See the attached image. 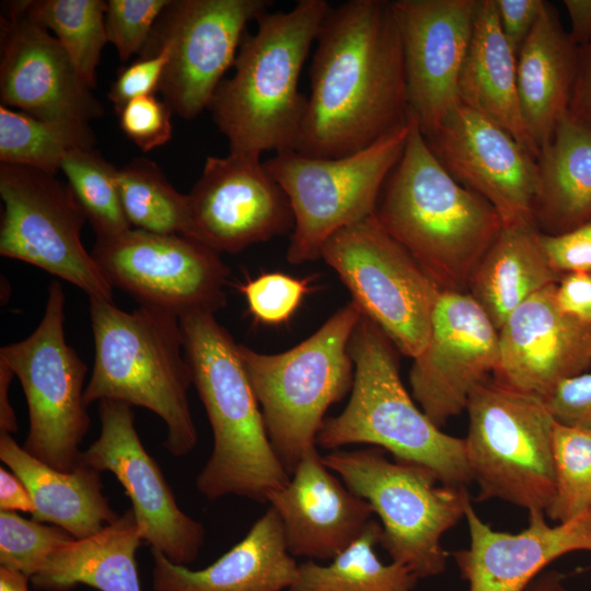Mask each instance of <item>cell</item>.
Here are the masks:
<instances>
[{
	"mask_svg": "<svg viewBox=\"0 0 591 591\" xmlns=\"http://www.w3.org/2000/svg\"><path fill=\"white\" fill-rule=\"evenodd\" d=\"M294 151L339 158L406 125L402 37L392 1L349 0L326 14L310 67Z\"/></svg>",
	"mask_w": 591,
	"mask_h": 591,
	"instance_id": "obj_1",
	"label": "cell"
},
{
	"mask_svg": "<svg viewBox=\"0 0 591 591\" xmlns=\"http://www.w3.org/2000/svg\"><path fill=\"white\" fill-rule=\"evenodd\" d=\"M374 215L442 291L467 292L474 269L503 227L487 200L444 169L410 115L403 154Z\"/></svg>",
	"mask_w": 591,
	"mask_h": 591,
	"instance_id": "obj_2",
	"label": "cell"
},
{
	"mask_svg": "<svg viewBox=\"0 0 591 591\" xmlns=\"http://www.w3.org/2000/svg\"><path fill=\"white\" fill-rule=\"evenodd\" d=\"M178 320L192 384L213 436L211 455L196 487L210 500L236 495L267 502L290 475L268 438L239 345L213 312H192Z\"/></svg>",
	"mask_w": 591,
	"mask_h": 591,
	"instance_id": "obj_3",
	"label": "cell"
},
{
	"mask_svg": "<svg viewBox=\"0 0 591 591\" xmlns=\"http://www.w3.org/2000/svg\"><path fill=\"white\" fill-rule=\"evenodd\" d=\"M331 8L325 0H299L288 11H265L255 33H245L234 74L221 81L209 105L230 152L294 150L308 104L301 70Z\"/></svg>",
	"mask_w": 591,
	"mask_h": 591,
	"instance_id": "obj_4",
	"label": "cell"
},
{
	"mask_svg": "<svg viewBox=\"0 0 591 591\" xmlns=\"http://www.w3.org/2000/svg\"><path fill=\"white\" fill-rule=\"evenodd\" d=\"M89 299L95 356L83 393L85 406L113 399L144 407L165 422L169 453L189 454L198 434L178 317L144 305L126 312L113 301Z\"/></svg>",
	"mask_w": 591,
	"mask_h": 591,
	"instance_id": "obj_5",
	"label": "cell"
},
{
	"mask_svg": "<svg viewBox=\"0 0 591 591\" xmlns=\"http://www.w3.org/2000/svg\"><path fill=\"white\" fill-rule=\"evenodd\" d=\"M395 346L361 315L349 341L355 374L345 409L326 418L316 444L337 450L364 443L390 452L396 461L422 465L445 485L472 483L464 438L450 436L417 407L398 371Z\"/></svg>",
	"mask_w": 591,
	"mask_h": 591,
	"instance_id": "obj_6",
	"label": "cell"
},
{
	"mask_svg": "<svg viewBox=\"0 0 591 591\" xmlns=\"http://www.w3.org/2000/svg\"><path fill=\"white\" fill-rule=\"evenodd\" d=\"M361 312L351 301L293 348L260 354L239 345L274 451L289 475L316 437L327 408L354 384L349 354Z\"/></svg>",
	"mask_w": 591,
	"mask_h": 591,
	"instance_id": "obj_7",
	"label": "cell"
},
{
	"mask_svg": "<svg viewBox=\"0 0 591 591\" xmlns=\"http://www.w3.org/2000/svg\"><path fill=\"white\" fill-rule=\"evenodd\" d=\"M323 460L379 515L380 544L392 561L418 579L445 570L450 553L441 538L464 517L466 487L445 485L422 465L392 462L378 447L333 450Z\"/></svg>",
	"mask_w": 591,
	"mask_h": 591,
	"instance_id": "obj_8",
	"label": "cell"
},
{
	"mask_svg": "<svg viewBox=\"0 0 591 591\" xmlns=\"http://www.w3.org/2000/svg\"><path fill=\"white\" fill-rule=\"evenodd\" d=\"M466 410L465 452L478 500L545 512L556 487L555 419L545 402L489 378L473 391Z\"/></svg>",
	"mask_w": 591,
	"mask_h": 591,
	"instance_id": "obj_9",
	"label": "cell"
},
{
	"mask_svg": "<svg viewBox=\"0 0 591 591\" xmlns=\"http://www.w3.org/2000/svg\"><path fill=\"white\" fill-rule=\"evenodd\" d=\"M407 136L408 123L349 155L313 158L289 150L264 162L287 194L294 215L287 251L290 264L321 258L328 237L375 212Z\"/></svg>",
	"mask_w": 591,
	"mask_h": 591,
	"instance_id": "obj_10",
	"label": "cell"
},
{
	"mask_svg": "<svg viewBox=\"0 0 591 591\" xmlns=\"http://www.w3.org/2000/svg\"><path fill=\"white\" fill-rule=\"evenodd\" d=\"M321 258L398 351L414 359L425 349L442 290L374 213L328 237Z\"/></svg>",
	"mask_w": 591,
	"mask_h": 591,
	"instance_id": "obj_11",
	"label": "cell"
},
{
	"mask_svg": "<svg viewBox=\"0 0 591 591\" xmlns=\"http://www.w3.org/2000/svg\"><path fill=\"white\" fill-rule=\"evenodd\" d=\"M65 293L54 280L48 288L44 316L25 339L0 349L20 380L28 408L24 450L45 464L73 471L80 444L90 427L83 402L88 367L67 344L63 332Z\"/></svg>",
	"mask_w": 591,
	"mask_h": 591,
	"instance_id": "obj_12",
	"label": "cell"
},
{
	"mask_svg": "<svg viewBox=\"0 0 591 591\" xmlns=\"http://www.w3.org/2000/svg\"><path fill=\"white\" fill-rule=\"evenodd\" d=\"M3 213L0 254L37 266L112 301L113 287L81 242L86 217L69 185L55 174L0 163Z\"/></svg>",
	"mask_w": 591,
	"mask_h": 591,
	"instance_id": "obj_13",
	"label": "cell"
},
{
	"mask_svg": "<svg viewBox=\"0 0 591 591\" xmlns=\"http://www.w3.org/2000/svg\"><path fill=\"white\" fill-rule=\"evenodd\" d=\"M92 256L112 287L178 318L227 303L230 274L219 253L183 234L129 229L97 237Z\"/></svg>",
	"mask_w": 591,
	"mask_h": 591,
	"instance_id": "obj_14",
	"label": "cell"
},
{
	"mask_svg": "<svg viewBox=\"0 0 591 591\" xmlns=\"http://www.w3.org/2000/svg\"><path fill=\"white\" fill-rule=\"evenodd\" d=\"M269 0L171 1L141 55L164 46L169 60L160 91L173 112L195 118L233 66L246 25L269 10ZM148 40V42H149Z\"/></svg>",
	"mask_w": 591,
	"mask_h": 591,
	"instance_id": "obj_15",
	"label": "cell"
},
{
	"mask_svg": "<svg viewBox=\"0 0 591 591\" xmlns=\"http://www.w3.org/2000/svg\"><path fill=\"white\" fill-rule=\"evenodd\" d=\"M259 158L234 152L207 158L187 195L182 234L220 254L292 232L289 198Z\"/></svg>",
	"mask_w": 591,
	"mask_h": 591,
	"instance_id": "obj_16",
	"label": "cell"
},
{
	"mask_svg": "<svg viewBox=\"0 0 591 591\" xmlns=\"http://www.w3.org/2000/svg\"><path fill=\"white\" fill-rule=\"evenodd\" d=\"M99 415L100 434L82 451L80 463L116 476L151 549L176 565L194 563L205 543V528L177 505L159 464L140 440L132 406L103 399Z\"/></svg>",
	"mask_w": 591,
	"mask_h": 591,
	"instance_id": "obj_17",
	"label": "cell"
},
{
	"mask_svg": "<svg viewBox=\"0 0 591 591\" xmlns=\"http://www.w3.org/2000/svg\"><path fill=\"white\" fill-rule=\"evenodd\" d=\"M499 331L468 292L442 291L425 349L409 371L413 398L441 428L466 409L473 391L494 374Z\"/></svg>",
	"mask_w": 591,
	"mask_h": 591,
	"instance_id": "obj_18",
	"label": "cell"
},
{
	"mask_svg": "<svg viewBox=\"0 0 591 591\" xmlns=\"http://www.w3.org/2000/svg\"><path fill=\"white\" fill-rule=\"evenodd\" d=\"M425 139L459 183L495 208L503 227L535 224L536 159L503 128L460 103Z\"/></svg>",
	"mask_w": 591,
	"mask_h": 591,
	"instance_id": "obj_19",
	"label": "cell"
},
{
	"mask_svg": "<svg viewBox=\"0 0 591 591\" xmlns=\"http://www.w3.org/2000/svg\"><path fill=\"white\" fill-rule=\"evenodd\" d=\"M478 0L392 1L399 28L409 115L424 137L460 104L459 80Z\"/></svg>",
	"mask_w": 591,
	"mask_h": 591,
	"instance_id": "obj_20",
	"label": "cell"
},
{
	"mask_svg": "<svg viewBox=\"0 0 591 591\" xmlns=\"http://www.w3.org/2000/svg\"><path fill=\"white\" fill-rule=\"evenodd\" d=\"M0 96L4 106L54 123L89 125L103 114L61 44L26 15L22 1L1 18Z\"/></svg>",
	"mask_w": 591,
	"mask_h": 591,
	"instance_id": "obj_21",
	"label": "cell"
},
{
	"mask_svg": "<svg viewBox=\"0 0 591 591\" xmlns=\"http://www.w3.org/2000/svg\"><path fill=\"white\" fill-rule=\"evenodd\" d=\"M556 285L534 293L499 329V361L493 379L545 401L566 379L591 366V325L564 313Z\"/></svg>",
	"mask_w": 591,
	"mask_h": 591,
	"instance_id": "obj_22",
	"label": "cell"
},
{
	"mask_svg": "<svg viewBox=\"0 0 591 591\" xmlns=\"http://www.w3.org/2000/svg\"><path fill=\"white\" fill-rule=\"evenodd\" d=\"M544 511L529 512L519 533L494 530L472 500L465 507L470 544L452 555L468 591H524L544 568L572 552H591V508L576 518L549 525Z\"/></svg>",
	"mask_w": 591,
	"mask_h": 591,
	"instance_id": "obj_23",
	"label": "cell"
},
{
	"mask_svg": "<svg viewBox=\"0 0 591 591\" xmlns=\"http://www.w3.org/2000/svg\"><path fill=\"white\" fill-rule=\"evenodd\" d=\"M292 475L267 500L282 522L289 553L333 559L362 534L373 511L332 473L316 447L303 454Z\"/></svg>",
	"mask_w": 591,
	"mask_h": 591,
	"instance_id": "obj_24",
	"label": "cell"
},
{
	"mask_svg": "<svg viewBox=\"0 0 591 591\" xmlns=\"http://www.w3.org/2000/svg\"><path fill=\"white\" fill-rule=\"evenodd\" d=\"M154 591H282L297 579L282 522L274 508L237 544L211 565L192 570L151 549Z\"/></svg>",
	"mask_w": 591,
	"mask_h": 591,
	"instance_id": "obj_25",
	"label": "cell"
},
{
	"mask_svg": "<svg viewBox=\"0 0 591 591\" xmlns=\"http://www.w3.org/2000/svg\"><path fill=\"white\" fill-rule=\"evenodd\" d=\"M578 55L556 10L545 1L517 60L522 118L538 153L568 114Z\"/></svg>",
	"mask_w": 591,
	"mask_h": 591,
	"instance_id": "obj_26",
	"label": "cell"
},
{
	"mask_svg": "<svg viewBox=\"0 0 591 591\" xmlns=\"http://www.w3.org/2000/svg\"><path fill=\"white\" fill-rule=\"evenodd\" d=\"M0 460L27 487L35 521L57 525L80 540L119 517L103 494L101 472L83 463L70 472L56 470L31 455L5 432H0Z\"/></svg>",
	"mask_w": 591,
	"mask_h": 591,
	"instance_id": "obj_27",
	"label": "cell"
},
{
	"mask_svg": "<svg viewBox=\"0 0 591 591\" xmlns=\"http://www.w3.org/2000/svg\"><path fill=\"white\" fill-rule=\"evenodd\" d=\"M517 60L501 32L495 0H478L459 80L460 103L503 128L537 159L522 118Z\"/></svg>",
	"mask_w": 591,
	"mask_h": 591,
	"instance_id": "obj_28",
	"label": "cell"
},
{
	"mask_svg": "<svg viewBox=\"0 0 591 591\" xmlns=\"http://www.w3.org/2000/svg\"><path fill=\"white\" fill-rule=\"evenodd\" d=\"M143 542L132 509L97 533L58 547L31 578L37 590L141 591L136 554Z\"/></svg>",
	"mask_w": 591,
	"mask_h": 591,
	"instance_id": "obj_29",
	"label": "cell"
},
{
	"mask_svg": "<svg viewBox=\"0 0 591 591\" xmlns=\"http://www.w3.org/2000/svg\"><path fill=\"white\" fill-rule=\"evenodd\" d=\"M560 278L535 224L502 227L474 269L467 292L499 331L518 306Z\"/></svg>",
	"mask_w": 591,
	"mask_h": 591,
	"instance_id": "obj_30",
	"label": "cell"
},
{
	"mask_svg": "<svg viewBox=\"0 0 591 591\" xmlns=\"http://www.w3.org/2000/svg\"><path fill=\"white\" fill-rule=\"evenodd\" d=\"M534 221L556 235L591 218V130L566 114L536 159Z\"/></svg>",
	"mask_w": 591,
	"mask_h": 591,
	"instance_id": "obj_31",
	"label": "cell"
},
{
	"mask_svg": "<svg viewBox=\"0 0 591 591\" xmlns=\"http://www.w3.org/2000/svg\"><path fill=\"white\" fill-rule=\"evenodd\" d=\"M381 535V524L371 519L362 534L328 565L312 559L300 564L287 591H414L418 578L409 569L378 557Z\"/></svg>",
	"mask_w": 591,
	"mask_h": 591,
	"instance_id": "obj_32",
	"label": "cell"
},
{
	"mask_svg": "<svg viewBox=\"0 0 591 591\" xmlns=\"http://www.w3.org/2000/svg\"><path fill=\"white\" fill-rule=\"evenodd\" d=\"M89 125H67L0 106V161L56 174L73 149L93 147Z\"/></svg>",
	"mask_w": 591,
	"mask_h": 591,
	"instance_id": "obj_33",
	"label": "cell"
},
{
	"mask_svg": "<svg viewBox=\"0 0 591 591\" xmlns=\"http://www.w3.org/2000/svg\"><path fill=\"white\" fill-rule=\"evenodd\" d=\"M22 3L32 21L55 33L83 82L93 89L95 70L107 42L106 1L37 0Z\"/></svg>",
	"mask_w": 591,
	"mask_h": 591,
	"instance_id": "obj_34",
	"label": "cell"
},
{
	"mask_svg": "<svg viewBox=\"0 0 591 591\" xmlns=\"http://www.w3.org/2000/svg\"><path fill=\"white\" fill-rule=\"evenodd\" d=\"M117 185L123 211L130 227L160 234H182L187 195L177 192L159 166L138 158L119 169Z\"/></svg>",
	"mask_w": 591,
	"mask_h": 591,
	"instance_id": "obj_35",
	"label": "cell"
},
{
	"mask_svg": "<svg viewBox=\"0 0 591 591\" xmlns=\"http://www.w3.org/2000/svg\"><path fill=\"white\" fill-rule=\"evenodd\" d=\"M96 237L131 229L121 208L118 170L93 147L77 148L65 157L61 169Z\"/></svg>",
	"mask_w": 591,
	"mask_h": 591,
	"instance_id": "obj_36",
	"label": "cell"
},
{
	"mask_svg": "<svg viewBox=\"0 0 591 591\" xmlns=\"http://www.w3.org/2000/svg\"><path fill=\"white\" fill-rule=\"evenodd\" d=\"M553 454L556 487L545 514L560 523L591 508V429L555 421Z\"/></svg>",
	"mask_w": 591,
	"mask_h": 591,
	"instance_id": "obj_37",
	"label": "cell"
},
{
	"mask_svg": "<svg viewBox=\"0 0 591 591\" xmlns=\"http://www.w3.org/2000/svg\"><path fill=\"white\" fill-rule=\"evenodd\" d=\"M73 540L63 529L0 511V565L32 578L61 545Z\"/></svg>",
	"mask_w": 591,
	"mask_h": 591,
	"instance_id": "obj_38",
	"label": "cell"
},
{
	"mask_svg": "<svg viewBox=\"0 0 591 591\" xmlns=\"http://www.w3.org/2000/svg\"><path fill=\"white\" fill-rule=\"evenodd\" d=\"M169 0H109L106 1L105 27L111 42L123 61L142 53L155 22L169 7Z\"/></svg>",
	"mask_w": 591,
	"mask_h": 591,
	"instance_id": "obj_39",
	"label": "cell"
},
{
	"mask_svg": "<svg viewBox=\"0 0 591 591\" xmlns=\"http://www.w3.org/2000/svg\"><path fill=\"white\" fill-rule=\"evenodd\" d=\"M310 278L299 279L281 273H268L240 285L248 311L264 324H281L296 312L310 291Z\"/></svg>",
	"mask_w": 591,
	"mask_h": 591,
	"instance_id": "obj_40",
	"label": "cell"
},
{
	"mask_svg": "<svg viewBox=\"0 0 591 591\" xmlns=\"http://www.w3.org/2000/svg\"><path fill=\"white\" fill-rule=\"evenodd\" d=\"M172 108L154 95L137 97L118 113L125 135L147 152L165 144L172 137Z\"/></svg>",
	"mask_w": 591,
	"mask_h": 591,
	"instance_id": "obj_41",
	"label": "cell"
},
{
	"mask_svg": "<svg viewBox=\"0 0 591 591\" xmlns=\"http://www.w3.org/2000/svg\"><path fill=\"white\" fill-rule=\"evenodd\" d=\"M167 60L169 50L161 46L119 70L107 93L116 113L130 101L154 95L157 91H160Z\"/></svg>",
	"mask_w": 591,
	"mask_h": 591,
	"instance_id": "obj_42",
	"label": "cell"
},
{
	"mask_svg": "<svg viewBox=\"0 0 591 591\" xmlns=\"http://www.w3.org/2000/svg\"><path fill=\"white\" fill-rule=\"evenodd\" d=\"M541 242L551 266L561 276L591 273V218L561 234L541 232Z\"/></svg>",
	"mask_w": 591,
	"mask_h": 591,
	"instance_id": "obj_43",
	"label": "cell"
},
{
	"mask_svg": "<svg viewBox=\"0 0 591 591\" xmlns=\"http://www.w3.org/2000/svg\"><path fill=\"white\" fill-rule=\"evenodd\" d=\"M544 402L556 422L591 429V373L564 380Z\"/></svg>",
	"mask_w": 591,
	"mask_h": 591,
	"instance_id": "obj_44",
	"label": "cell"
},
{
	"mask_svg": "<svg viewBox=\"0 0 591 591\" xmlns=\"http://www.w3.org/2000/svg\"><path fill=\"white\" fill-rule=\"evenodd\" d=\"M501 32L518 57L544 5L543 0H495Z\"/></svg>",
	"mask_w": 591,
	"mask_h": 591,
	"instance_id": "obj_45",
	"label": "cell"
},
{
	"mask_svg": "<svg viewBox=\"0 0 591 591\" xmlns=\"http://www.w3.org/2000/svg\"><path fill=\"white\" fill-rule=\"evenodd\" d=\"M558 308L571 317L591 325V273H569L556 285Z\"/></svg>",
	"mask_w": 591,
	"mask_h": 591,
	"instance_id": "obj_46",
	"label": "cell"
},
{
	"mask_svg": "<svg viewBox=\"0 0 591 591\" xmlns=\"http://www.w3.org/2000/svg\"><path fill=\"white\" fill-rule=\"evenodd\" d=\"M568 115L591 130V44L579 48Z\"/></svg>",
	"mask_w": 591,
	"mask_h": 591,
	"instance_id": "obj_47",
	"label": "cell"
},
{
	"mask_svg": "<svg viewBox=\"0 0 591 591\" xmlns=\"http://www.w3.org/2000/svg\"><path fill=\"white\" fill-rule=\"evenodd\" d=\"M0 510L33 514L34 501L25 484L12 471L0 467Z\"/></svg>",
	"mask_w": 591,
	"mask_h": 591,
	"instance_id": "obj_48",
	"label": "cell"
},
{
	"mask_svg": "<svg viewBox=\"0 0 591 591\" xmlns=\"http://www.w3.org/2000/svg\"><path fill=\"white\" fill-rule=\"evenodd\" d=\"M564 5L571 21L569 37L578 47L591 44V0H565Z\"/></svg>",
	"mask_w": 591,
	"mask_h": 591,
	"instance_id": "obj_49",
	"label": "cell"
},
{
	"mask_svg": "<svg viewBox=\"0 0 591 591\" xmlns=\"http://www.w3.org/2000/svg\"><path fill=\"white\" fill-rule=\"evenodd\" d=\"M10 366L0 358V432L14 433L18 431V420L9 401V385L14 376Z\"/></svg>",
	"mask_w": 591,
	"mask_h": 591,
	"instance_id": "obj_50",
	"label": "cell"
},
{
	"mask_svg": "<svg viewBox=\"0 0 591 591\" xmlns=\"http://www.w3.org/2000/svg\"><path fill=\"white\" fill-rule=\"evenodd\" d=\"M524 591H567L561 573L549 570L542 571L524 589Z\"/></svg>",
	"mask_w": 591,
	"mask_h": 591,
	"instance_id": "obj_51",
	"label": "cell"
},
{
	"mask_svg": "<svg viewBox=\"0 0 591 591\" xmlns=\"http://www.w3.org/2000/svg\"><path fill=\"white\" fill-rule=\"evenodd\" d=\"M28 581L25 573L0 566V591H28Z\"/></svg>",
	"mask_w": 591,
	"mask_h": 591,
	"instance_id": "obj_52",
	"label": "cell"
}]
</instances>
